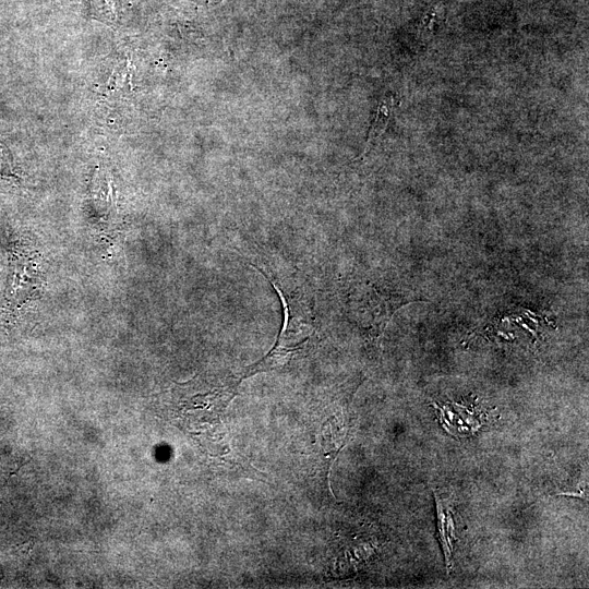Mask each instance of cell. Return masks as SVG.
Returning <instances> with one entry per match:
<instances>
[{"mask_svg":"<svg viewBox=\"0 0 589 589\" xmlns=\"http://www.w3.org/2000/svg\"><path fill=\"white\" fill-rule=\"evenodd\" d=\"M283 301L285 306V322L276 344L263 359L245 368L247 376L283 365L294 357V353L303 350L309 340L314 336L312 321L306 320L303 314H300L298 308H296V311H292L287 301L284 299Z\"/></svg>","mask_w":589,"mask_h":589,"instance_id":"obj_1","label":"cell"},{"mask_svg":"<svg viewBox=\"0 0 589 589\" xmlns=\"http://www.w3.org/2000/svg\"><path fill=\"white\" fill-rule=\"evenodd\" d=\"M397 105L398 100L395 98L394 94L388 93L381 98L368 134L363 154H365L385 132Z\"/></svg>","mask_w":589,"mask_h":589,"instance_id":"obj_2","label":"cell"},{"mask_svg":"<svg viewBox=\"0 0 589 589\" xmlns=\"http://www.w3.org/2000/svg\"><path fill=\"white\" fill-rule=\"evenodd\" d=\"M434 498H435V504H436V519H437L438 534H440L445 561H446L447 572H449V569L452 568V549L449 548V544L446 538V532H445V512H444L443 503L435 492H434Z\"/></svg>","mask_w":589,"mask_h":589,"instance_id":"obj_3","label":"cell"},{"mask_svg":"<svg viewBox=\"0 0 589 589\" xmlns=\"http://www.w3.org/2000/svg\"><path fill=\"white\" fill-rule=\"evenodd\" d=\"M446 527H447V531L448 533L450 534V538L456 540V536H455V527H454V521H453V518H452V514L448 513L447 515V524H446Z\"/></svg>","mask_w":589,"mask_h":589,"instance_id":"obj_4","label":"cell"},{"mask_svg":"<svg viewBox=\"0 0 589 589\" xmlns=\"http://www.w3.org/2000/svg\"><path fill=\"white\" fill-rule=\"evenodd\" d=\"M557 495H565V496H575V497H580V498H585V494H584V490L580 491V492H577V491H574V492H560L557 493Z\"/></svg>","mask_w":589,"mask_h":589,"instance_id":"obj_5","label":"cell"}]
</instances>
